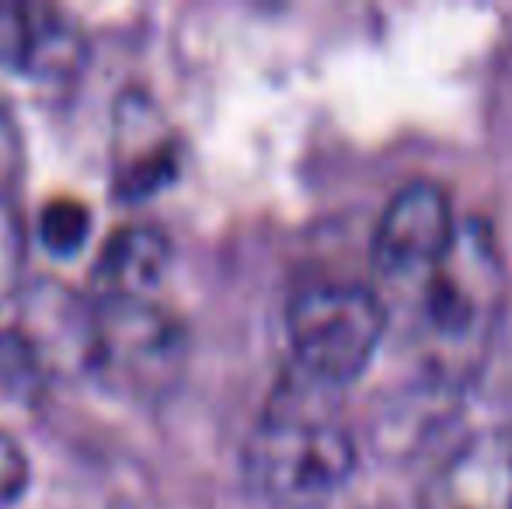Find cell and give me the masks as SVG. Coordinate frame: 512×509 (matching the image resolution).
<instances>
[{"mask_svg":"<svg viewBox=\"0 0 512 509\" xmlns=\"http://www.w3.org/2000/svg\"><path fill=\"white\" fill-rule=\"evenodd\" d=\"M453 199L432 178H411L387 199L373 231V272L394 293H418L457 238Z\"/></svg>","mask_w":512,"mask_h":509,"instance_id":"5","label":"cell"},{"mask_svg":"<svg viewBox=\"0 0 512 509\" xmlns=\"http://www.w3.org/2000/svg\"><path fill=\"white\" fill-rule=\"evenodd\" d=\"M356 461L342 394L286 367L244 447L251 492L272 509H328L352 482Z\"/></svg>","mask_w":512,"mask_h":509,"instance_id":"1","label":"cell"},{"mask_svg":"<svg viewBox=\"0 0 512 509\" xmlns=\"http://www.w3.org/2000/svg\"><path fill=\"white\" fill-rule=\"evenodd\" d=\"M506 307V262L485 220H460L439 269L415 293L418 377L464 394L481 374Z\"/></svg>","mask_w":512,"mask_h":509,"instance_id":"2","label":"cell"},{"mask_svg":"<svg viewBox=\"0 0 512 509\" xmlns=\"http://www.w3.org/2000/svg\"><path fill=\"white\" fill-rule=\"evenodd\" d=\"M46 381V356L28 332H0V387L11 394H32Z\"/></svg>","mask_w":512,"mask_h":509,"instance_id":"9","label":"cell"},{"mask_svg":"<svg viewBox=\"0 0 512 509\" xmlns=\"http://www.w3.org/2000/svg\"><path fill=\"white\" fill-rule=\"evenodd\" d=\"M91 234V213L77 199H53L39 213V241L53 255H77Z\"/></svg>","mask_w":512,"mask_h":509,"instance_id":"10","label":"cell"},{"mask_svg":"<svg viewBox=\"0 0 512 509\" xmlns=\"http://www.w3.org/2000/svg\"><path fill=\"white\" fill-rule=\"evenodd\" d=\"M418 509H512V429H478L436 464Z\"/></svg>","mask_w":512,"mask_h":509,"instance_id":"6","label":"cell"},{"mask_svg":"<svg viewBox=\"0 0 512 509\" xmlns=\"http://www.w3.org/2000/svg\"><path fill=\"white\" fill-rule=\"evenodd\" d=\"M28 482H32V464L25 450L11 433L0 429V509L18 503L28 492Z\"/></svg>","mask_w":512,"mask_h":509,"instance_id":"12","label":"cell"},{"mask_svg":"<svg viewBox=\"0 0 512 509\" xmlns=\"http://www.w3.org/2000/svg\"><path fill=\"white\" fill-rule=\"evenodd\" d=\"M387 332V300L377 286L352 279L307 283L290 297L286 335L290 367L328 391L345 394L370 370Z\"/></svg>","mask_w":512,"mask_h":509,"instance_id":"3","label":"cell"},{"mask_svg":"<svg viewBox=\"0 0 512 509\" xmlns=\"http://www.w3.org/2000/svg\"><path fill=\"white\" fill-rule=\"evenodd\" d=\"M28 231L18 206L7 196H0V307L18 293L21 272H25Z\"/></svg>","mask_w":512,"mask_h":509,"instance_id":"11","label":"cell"},{"mask_svg":"<svg viewBox=\"0 0 512 509\" xmlns=\"http://www.w3.org/2000/svg\"><path fill=\"white\" fill-rule=\"evenodd\" d=\"M84 63V39L63 11L0 0V67L35 81H63Z\"/></svg>","mask_w":512,"mask_h":509,"instance_id":"7","label":"cell"},{"mask_svg":"<svg viewBox=\"0 0 512 509\" xmlns=\"http://www.w3.org/2000/svg\"><path fill=\"white\" fill-rule=\"evenodd\" d=\"M171 262V241L154 224H129L105 241L95 265L98 297H150Z\"/></svg>","mask_w":512,"mask_h":509,"instance_id":"8","label":"cell"},{"mask_svg":"<svg viewBox=\"0 0 512 509\" xmlns=\"http://www.w3.org/2000/svg\"><path fill=\"white\" fill-rule=\"evenodd\" d=\"M84 356L112 391L161 398L185 370L189 332L150 297H98L84 328Z\"/></svg>","mask_w":512,"mask_h":509,"instance_id":"4","label":"cell"}]
</instances>
